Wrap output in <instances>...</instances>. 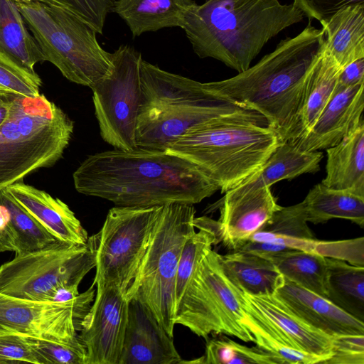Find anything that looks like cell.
Listing matches in <instances>:
<instances>
[{
	"label": "cell",
	"instance_id": "cell-43",
	"mask_svg": "<svg viewBox=\"0 0 364 364\" xmlns=\"http://www.w3.org/2000/svg\"><path fill=\"white\" fill-rule=\"evenodd\" d=\"M364 82V58L344 67L338 76L336 88H345Z\"/></svg>",
	"mask_w": 364,
	"mask_h": 364
},
{
	"label": "cell",
	"instance_id": "cell-5",
	"mask_svg": "<svg viewBox=\"0 0 364 364\" xmlns=\"http://www.w3.org/2000/svg\"><path fill=\"white\" fill-rule=\"evenodd\" d=\"M141 97L137 118V147L165 150L186 131L208 122L257 112L213 91L200 82L140 63Z\"/></svg>",
	"mask_w": 364,
	"mask_h": 364
},
{
	"label": "cell",
	"instance_id": "cell-26",
	"mask_svg": "<svg viewBox=\"0 0 364 364\" xmlns=\"http://www.w3.org/2000/svg\"><path fill=\"white\" fill-rule=\"evenodd\" d=\"M321 26L324 48L342 69L364 58V4L341 9Z\"/></svg>",
	"mask_w": 364,
	"mask_h": 364
},
{
	"label": "cell",
	"instance_id": "cell-45",
	"mask_svg": "<svg viewBox=\"0 0 364 364\" xmlns=\"http://www.w3.org/2000/svg\"><path fill=\"white\" fill-rule=\"evenodd\" d=\"M14 97L9 102L0 105V126L4 122V121L7 119L9 114L10 109L11 107V103Z\"/></svg>",
	"mask_w": 364,
	"mask_h": 364
},
{
	"label": "cell",
	"instance_id": "cell-3",
	"mask_svg": "<svg viewBox=\"0 0 364 364\" xmlns=\"http://www.w3.org/2000/svg\"><path fill=\"white\" fill-rule=\"evenodd\" d=\"M323 30L309 23L296 36L234 77L209 82L217 94L262 114L284 139L291 127L307 74L322 51Z\"/></svg>",
	"mask_w": 364,
	"mask_h": 364
},
{
	"label": "cell",
	"instance_id": "cell-34",
	"mask_svg": "<svg viewBox=\"0 0 364 364\" xmlns=\"http://www.w3.org/2000/svg\"><path fill=\"white\" fill-rule=\"evenodd\" d=\"M0 203L8 210L15 234V254L41 250L58 240L30 215L4 188L0 191Z\"/></svg>",
	"mask_w": 364,
	"mask_h": 364
},
{
	"label": "cell",
	"instance_id": "cell-1",
	"mask_svg": "<svg viewBox=\"0 0 364 364\" xmlns=\"http://www.w3.org/2000/svg\"><path fill=\"white\" fill-rule=\"evenodd\" d=\"M73 178L78 193L122 207L194 205L219 191L188 161L166 150L141 147L89 155Z\"/></svg>",
	"mask_w": 364,
	"mask_h": 364
},
{
	"label": "cell",
	"instance_id": "cell-36",
	"mask_svg": "<svg viewBox=\"0 0 364 364\" xmlns=\"http://www.w3.org/2000/svg\"><path fill=\"white\" fill-rule=\"evenodd\" d=\"M38 338L0 326V364H48L38 349Z\"/></svg>",
	"mask_w": 364,
	"mask_h": 364
},
{
	"label": "cell",
	"instance_id": "cell-17",
	"mask_svg": "<svg viewBox=\"0 0 364 364\" xmlns=\"http://www.w3.org/2000/svg\"><path fill=\"white\" fill-rule=\"evenodd\" d=\"M363 90L364 82L336 87L314 124L291 143L306 151L326 149L337 144L363 119Z\"/></svg>",
	"mask_w": 364,
	"mask_h": 364
},
{
	"label": "cell",
	"instance_id": "cell-8",
	"mask_svg": "<svg viewBox=\"0 0 364 364\" xmlns=\"http://www.w3.org/2000/svg\"><path fill=\"white\" fill-rule=\"evenodd\" d=\"M195 214L192 204L161 206L139 273L126 295L144 305L171 337L177 268L183 246L195 231Z\"/></svg>",
	"mask_w": 364,
	"mask_h": 364
},
{
	"label": "cell",
	"instance_id": "cell-44",
	"mask_svg": "<svg viewBox=\"0 0 364 364\" xmlns=\"http://www.w3.org/2000/svg\"><path fill=\"white\" fill-rule=\"evenodd\" d=\"M16 250V237L7 209L0 203V252Z\"/></svg>",
	"mask_w": 364,
	"mask_h": 364
},
{
	"label": "cell",
	"instance_id": "cell-28",
	"mask_svg": "<svg viewBox=\"0 0 364 364\" xmlns=\"http://www.w3.org/2000/svg\"><path fill=\"white\" fill-rule=\"evenodd\" d=\"M308 222L324 223L333 218L364 227V196L317 183L303 200Z\"/></svg>",
	"mask_w": 364,
	"mask_h": 364
},
{
	"label": "cell",
	"instance_id": "cell-25",
	"mask_svg": "<svg viewBox=\"0 0 364 364\" xmlns=\"http://www.w3.org/2000/svg\"><path fill=\"white\" fill-rule=\"evenodd\" d=\"M239 289L246 328L256 346L272 355L278 364H316L323 360L301 350Z\"/></svg>",
	"mask_w": 364,
	"mask_h": 364
},
{
	"label": "cell",
	"instance_id": "cell-32",
	"mask_svg": "<svg viewBox=\"0 0 364 364\" xmlns=\"http://www.w3.org/2000/svg\"><path fill=\"white\" fill-rule=\"evenodd\" d=\"M323 156L322 151H303L291 142L283 141L260 169L250 178L270 187L282 180L318 172Z\"/></svg>",
	"mask_w": 364,
	"mask_h": 364
},
{
	"label": "cell",
	"instance_id": "cell-16",
	"mask_svg": "<svg viewBox=\"0 0 364 364\" xmlns=\"http://www.w3.org/2000/svg\"><path fill=\"white\" fill-rule=\"evenodd\" d=\"M173 338L144 305L131 299L119 364L181 363Z\"/></svg>",
	"mask_w": 364,
	"mask_h": 364
},
{
	"label": "cell",
	"instance_id": "cell-47",
	"mask_svg": "<svg viewBox=\"0 0 364 364\" xmlns=\"http://www.w3.org/2000/svg\"><path fill=\"white\" fill-rule=\"evenodd\" d=\"M14 1L16 2H27V1H31L32 0H14Z\"/></svg>",
	"mask_w": 364,
	"mask_h": 364
},
{
	"label": "cell",
	"instance_id": "cell-41",
	"mask_svg": "<svg viewBox=\"0 0 364 364\" xmlns=\"http://www.w3.org/2000/svg\"><path fill=\"white\" fill-rule=\"evenodd\" d=\"M292 4L308 17L309 22L316 20L321 25L346 7L364 4V0H293Z\"/></svg>",
	"mask_w": 364,
	"mask_h": 364
},
{
	"label": "cell",
	"instance_id": "cell-9",
	"mask_svg": "<svg viewBox=\"0 0 364 364\" xmlns=\"http://www.w3.org/2000/svg\"><path fill=\"white\" fill-rule=\"evenodd\" d=\"M174 320L205 339L211 333L225 334L254 343L245 326L239 289L224 273L218 253L212 248L191 277L176 305Z\"/></svg>",
	"mask_w": 364,
	"mask_h": 364
},
{
	"label": "cell",
	"instance_id": "cell-22",
	"mask_svg": "<svg viewBox=\"0 0 364 364\" xmlns=\"http://www.w3.org/2000/svg\"><path fill=\"white\" fill-rule=\"evenodd\" d=\"M326 177L321 183L364 196V121L337 144L326 149Z\"/></svg>",
	"mask_w": 364,
	"mask_h": 364
},
{
	"label": "cell",
	"instance_id": "cell-21",
	"mask_svg": "<svg viewBox=\"0 0 364 364\" xmlns=\"http://www.w3.org/2000/svg\"><path fill=\"white\" fill-rule=\"evenodd\" d=\"M341 70L323 45L307 74L293 123L284 141L293 142L311 127L333 95Z\"/></svg>",
	"mask_w": 364,
	"mask_h": 364
},
{
	"label": "cell",
	"instance_id": "cell-27",
	"mask_svg": "<svg viewBox=\"0 0 364 364\" xmlns=\"http://www.w3.org/2000/svg\"><path fill=\"white\" fill-rule=\"evenodd\" d=\"M221 267L229 280L251 295L272 294L281 284L283 276L267 258L244 250L218 253Z\"/></svg>",
	"mask_w": 364,
	"mask_h": 364
},
{
	"label": "cell",
	"instance_id": "cell-38",
	"mask_svg": "<svg viewBox=\"0 0 364 364\" xmlns=\"http://www.w3.org/2000/svg\"><path fill=\"white\" fill-rule=\"evenodd\" d=\"M38 349L48 364H86L87 350L79 337L69 343L38 339Z\"/></svg>",
	"mask_w": 364,
	"mask_h": 364
},
{
	"label": "cell",
	"instance_id": "cell-19",
	"mask_svg": "<svg viewBox=\"0 0 364 364\" xmlns=\"http://www.w3.org/2000/svg\"><path fill=\"white\" fill-rule=\"evenodd\" d=\"M273 294L305 323L332 338L364 335V322L284 277Z\"/></svg>",
	"mask_w": 364,
	"mask_h": 364
},
{
	"label": "cell",
	"instance_id": "cell-24",
	"mask_svg": "<svg viewBox=\"0 0 364 364\" xmlns=\"http://www.w3.org/2000/svg\"><path fill=\"white\" fill-rule=\"evenodd\" d=\"M243 292L301 350L322 358V363L331 357L333 338L305 323L273 294L251 295Z\"/></svg>",
	"mask_w": 364,
	"mask_h": 364
},
{
	"label": "cell",
	"instance_id": "cell-23",
	"mask_svg": "<svg viewBox=\"0 0 364 364\" xmlns=\"http://www.w3.org/2000/svg\"><path fill=\"white\" fill-rule=\"evenodd\" d=\"M193 0H117L112 12L127 25L133 37L147 32L182 28Z\"/></svg>",
	"mask_w": 364,
	"mask_h": 364
},
{
	"label": "cell",
	"instance_id": "cell-13",
	"mask_svg": "<svg viewBox=\"0 0 364 364\" xmlns=\"http://www.w3.org/2000/svg\"><path fill=\"white\" fill-rule=\"evenodd\" d=\"M128 308L129 299L117 287H97L94 304L78 324L86 364H119Z\"/></svg>",
	"mask_w": 364,
	"mask_h": 364
},
{
	"label": "cell",
	"instance_id": "cell-2",
	"mask_svg": "<svg viewBox=\"0 0 364 364\" xmlns=\"http://www.w3.org/2000/svg\"><path fill=\"white\" fill-rule=\"evenodd\" d=\"M292 3L279 0H206L186 15L182 29L200 58L242 73L272 38L303 21Z\"/></svg>",
	"mask_w": 364,
	"mask_h": 364
},
{
	"label": "cell",
	"instance_id": "cell-12",
	"mask_svg": "<svg viewBox=\"0 0 364 364\" xmlns=\"http://www.w3.org/2000/svg\"><path fill=\"white\" fill-rule=\"evenodd\" d=\"M141 53L127 45L112 53V68L92 87L95 114L102 139L116 149L137 147L141 97Z\"/></svg>",
	"mask_w": 364,
	"mask_h": 364
},
{
	"label": "cell",
	"instance_id": "cell-31",
	"mask_svg": "<svg viewBox=\"0 0 364 364\" xmlns=\"http://www.w3.org/2000/svg\"><path fill=\"white\" fill-rule=\"evenodd\" d=\"M262 256L269 259L284 278L327 298L326 257L302 250H283Z\"/></svg>",
	"mask_w": 364,
	"mask_h": 364
},
{
	"label": "cell",
	"instance_id": "cell-37",
	"mask_svg": "<svg viewBox=\"0 0 364 364\" xmlns=\"http://www.w3.org/2000/svg\"><path fill=\"white\" fill-rule=\"evenodd\" d=\"M42 80L36 71L22 66L13 58L0 50V86L26 97L40 95Z\"/></svg>",
	"mask_w": 364,
	"mask_h": 364
},
{
	"label": "cell",
	"instance_id": "cell-42",
	"mask_svg": "<svg viewBox=\"0 0 364 364\" xmlns=\"http://www.w3.org/2000/svg\"><path fill=\"white\" fill-rule=\"evenodd\" d=\"M316 252L326 257L346 260L351 264L364 267L363 237L351 241L326 242L318 241Z\"/></svg>",
	"mask_w": 364,
	"mask_h": 364
},
{
	"label": "cell",
	"instance_id": "cell-6",
	"mask_svg": "<svg viewBox=\"0 0 364 364\" xmlns=\"http://www.w3.org/2000/svg\"><path fill=\"white\" fill-rule=\"evenodd\" d=\"M74 123L44 95L16 94L0 126V191L53 166L68 146Z\"/></svg>",
	"mask_w": 364,
	"mask_h": 364
},
{
	"label": "cell",
	"instance_id": "cell-29",
	"mask_svg": "<svg viewBox=\"0 0 364 364\" xmlns=\"http://www.w3.org/2000/svg\"><path fill=\"white\" fill-rule=\"evenodd\" d=\"M0 50L31 71L45 61L14 0H0Z\"/></svg>",
	"mask_w": 364,
	"mask_h": 364
},
{
	"label": "cell",
	"instance_id": "cell-35",
	"mask_svg": "<svg viewBox=\"0 0 364 364\" xmlns=\"http://www.w3.org/2000/svg\"><path fill=\"white\" fill-rule=\"evenodd\" d=\"M205 364H278L276 359L261 348L247 347L226 337L207 339L205 354L191 361L181 360V363Z\"/></svg>",
	"mask_w": 364,
	"mask_h": 364
},
{
	"label": "cell",
	"instance_id": "cell-14",
	"mask_svg": "<svg viewBox=\"0 0 364 364\" xmlns=\"http://www.w3.org/2000/svg\"><path fill=\"white\" fill-rule=\"evenodd\" d=\"M280 207L270 187L247 178L222 199L220 216L215 220L218 243L235 251Z\"/></svg>",
	"mask_w": 364,
	"mask_h": 364
},
{
	"label": "cell",
	"instance_id": "cell-46",
	"mask_svg": "<svg viewBox=\"0 0 364 364\" xmlns=\"http://www.w3.org/2000/svg\"><path fill=\"white\" fill-rule=\"evenodd\" d=\"M16 93L5 89H0V105L9 102L13 99Z\"/></svg>",
	"mask_w": 364,
	"mask_h": 364
},
{
	"label": "cell",
	"instance_id": "cell-40",
	"mask_svg": "<svg viewBox=\"0 0 364 364\" xmlns=\"http://www.w3.org/2000/svg\"><path fill=\"white\" fill-rule=\"evenodd\" d=\"M333 339L332 355L324 364L364 363V335H343Z\"/></svg>",
	"mask_w": 364,
	"mask_h": 364
},
{
	"label": "cell",
	"instance_id": "cell-20",
	"mask_svg": "<svg viewBox=\"0 0 364 364\" xmlns=\"http://www.w3.org/2000/svg\"><path fill=\"white\" fill-rule=\"evenodd\" d=\"M13 198L56 239L64 242L85 245L88 234L69 206L44 191L16 183L6 188Z\"/></svg>",
	"mask_w": 364,
	"mask_h": 364
},
{
	"label": "cell",
	"instance_id": "cell-15",
	"mask_svg": "<svg viewBox=\"0 0 364 364\" xmlns=\"http://www.w3.org/2000/svg\"><path fill=\"white\" fill-rule=\"evenodd\" d=\"M82 316L70 304L28 300L0 292V326L38 339L69 343Z\"/></svg>",
	"mask_w": 364,
	"mask_h": 364
},
{
	"label": "cell",
	"instance_id": "cell-10",
	"mask_svg": "<svg viewBox=\"0 0 364 364\" xmlns=\"http://www.w3.org/2000/svg\"><path fill=\"white\" fill-rule=\"evenodd\" d=\"M160 209L161 206L109 209L100 230L88 238L95 252L92 283L97 287H114L127 295L139 273Z\"/></svg>",
	"mask_w": 364,
	"mask_h": 364
},
{
	"label": "cell",
	"instance_id": "cell-11",
	"mask_svg": "<svg viewBox=\"0 0 364 364\" xmlns=\"http://www.w3.org/2000/svg\"><path fill=\"white\" fill-rule=\"evenodd\" d=\"M95 267V252L87 242L77 245L57 240L39 250L16 255L0 266V292L48 302L53 291L65 284L79 285Z\"/></svg>",
	"mask_w": 364,
	"mask_h": 364
},
{
	"label": "cell",
	"instance_id": "cell-18",
	"mask_svg": "<svg viewBox=\"0 0 364 364\" xmlns=\"http://www.w3.org/2000/svg\"><path fill=\"white\" fill-rule=\"evenodd\" d=\"M307 223L303 201L281 206L235 251H249L259 255L288 250L316 252L318 240Z\"/></svg>",
	"mask_w": 364,
	"mask_h": 364
},
{
	"label": "cell",
	"instance_id": "cell-7",
	"mask_svg": "<svg viewBox=\"0 0 364 364\" xmlns=\"http://www.w3.org/2000/svg\"><path fill=\"white\" fill-rule=\"evenodd\" d=\"M44 60L70 82L91 88L112 68V53L104 50L95 29L55 0L16 2Z\"/></svg>",
	"mask_w": 364,
	"mask_h": 364
},
{
	"label": "cell",
	"instance_id": "cell-4",
	"mask_svg": "<svg viewBox=\"0 0 364 364\" xmlns=\"http://www.w3.org/2000/svg\"><path fill=\"white\" fill-rule=\"evenodd\" d=\"M282 142L255 112L196 126L165 150L192 163L225 193L258 171Z\"/></svg>",
	"mask_w": 364,
	"mask_h": 364
},
{
	"label": "cell",
	"instance_id": "cell-30",
	"mask_svg": "<svg viewBox=\"0 0 364 364\" xmlns=\"http://www.w3.org/2000/svg\"><path fill=\"white\" fill-rule=\"evenodd\" d=\"M326 264V299L364 322V267L331 257Z\"/></svg>",
	"mask_w": 364,
	"mask_h": 364
},
{
	"label": "cell",
	"instance_id": "cell-33",
	"mask_svg": "<svg viewBox=\"0 0 364 364\" xmlns=\"http://www.w3.org/2000/svg\"><path fill=\"white\" fill-rule=\"evenodd\" d=\"M193 225L198 228L186 239L179 258L175 283V311L182 294L200 260L218 243L214 220L203 216L194 218Z\"/></svg>",
	"mask_w": 364,
	"mask_h": 364
},
{
	"label": "cell",
	"instance_id": "cell-39",
	"mask_svg": "<svg viewBox=\"0 0 364 364\" xmlns=\"http://www.w3.org/2000/svg\"><path fill=\"white\" fill-rule=\"evenodd\" d=\"M91 25L102 34L107 16L117 0H55Z\"/></svg>",
	"mask_w": 364,
	"mask_h": 364
},
{
	"label": "cell",
	"instance_id": "cell-48",
	"mask_svg": "<svg viewBox=\"0 0 364 364\" xmlns=\"http://www.w3.org/2000/svg\"><path fill=\"white\" fill-rule=\"evenodd\" d=\"M0 89H4V88L0 86Z\"/></svg>",
	"mask_w": 364,
	"mask_h": 364
}]
</instances>
